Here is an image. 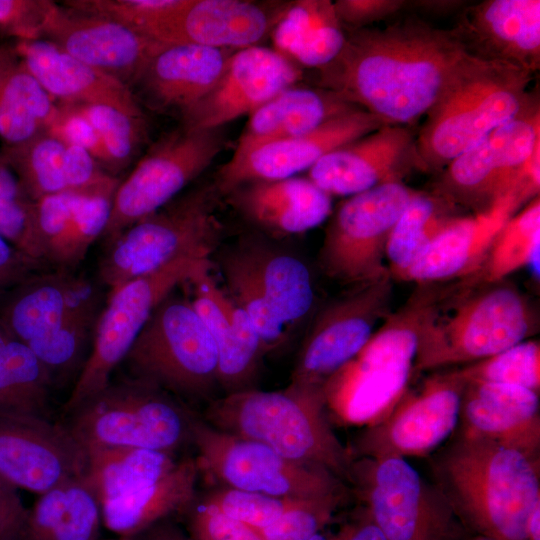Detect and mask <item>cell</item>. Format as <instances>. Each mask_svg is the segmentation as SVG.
I'll return each instance as SVG.
<instances>
[{"instance_id":"cell-41","label":"cell","mask_w":540,"mask_h":540,"mask_svg":"<svg viewBox=\"0 0 540 540\" xmlns=\"http://www.w3.org/2000/svg\"><path fill=\"white\" fill-rule=\"evenodd\" d=\"M99 305L100 300L75 309L27 345L48 371L54 387L66 384L75 374L78 377L86 361L84 353L89 337L100 314Z\"/></svg>"},{"instance_id":"cell-53","label":"cell","mask_w":540,"mask_h":540,"mask_svg":"<svg viewBox=\"0 0 540 540\" xmlns=\"http://www.w3.org/2000/svg\"><path fill=\"white\" fill-rule=\"evenodd\" d=\"M47 132L86 150L108 173V158L100 138L90 121L74 105L57 103Z\"/></svg>"},{"instance_id":"cell-20","label":"cell","mask_w":540,"mask_h":540,"mask_svg":"<svg viewBox=\"0 0 540 540\" xmlns=\"http://www.w3.org/2000/svg\"><path fill=\"white\" fill-rule=\"evenodd\" d=\"M300 67L262 45L235 50L211 90L184 111L182 126L215 129L250 115L282 90L301 79Z\"/></svg>"},{"instance_id":"cell-31","label":"cell","mask_w":540,"mask_h":540,"mask_svg":"<svg viewBox=\"0 0 540 540\" xmlns=\"http://www.w3.org/2000/svg\"><path fill=\"white\" fill-rule=\"evenodd\" d=\"M226 195L246 220L278 235L311 230L324 222L332 209L331 195L309 178L248 182Z\"/></svg>"},{"instance_id":"cell-28","label":"cell","mask_w":540,"mask_h":540,"mask_svg":"<svg viewBox=\"0 0 540 540\" xmlns=\"http://www.w3.org/2000/svg\"><path fill=\"white\" fill-rule=\"evenodd\" d=\"M234 51L189 43L165 44L133 87L152 109L182 114L211 90Z\"/></svg>"},{"instance_id":"cell-33","label":"cell","mask_w":540,"mask_h":540,"mask_svg":"<svg viewBox=\"0 0 540 540\" xmlns=\"http://www.w3.org/2000/svg\"><path fill=\"white\" fill-rule=\"evenodd\" d=\"M356 109L359 107L329 90L291 86L249 115L232 157L265 143L307 133Z\"/></svg>"},{"instance_id":"cell-46","label":"cell","mask_w":540,"mask_h":540,"mask_svg":"<svg viewBox=\"0 0 540 540\" xmlns=\"http://www.w3.org/2000/svg\"><path fill=\"white\" fill-rule=\"evenodd\" d=\"M74 105L92 124L108 158V173L126 167L146 135L145 117L105 104Z\"/></svg>"},{"instance_id":"cell-32","label":"cell","mask_w":540,"mask_h":540,"mask_svg":"<svg viewBox=\"0 0 540 540\" xmlns=\"http://www.w3.org/2000/svg\"><path fill=\"white\" fill-rule=\"evenodd\" d=\"M100 300L94 286L68 270H51L24 282L0 301V323L26 345L69 313Z\"/></svg>"},{"instance_id":"cell-36","label":"cell","mask_w":540,"mask_h":540,"mask_svg":"<svg viewBox=\"0 0 540 540\" xmlns=\"http://www.w3.org/2000/svg\"><path fill=\"white\" fill-rule=\"evenodd\" d=\"M99 499L85 476L40 494L28 511L23 540H99Z\"/></svg>"},{"instance_id":"cell-13","label":"cell","mask_w":540,"mask_h":540,"mask_svg":"<svg viewBox=\"0 0 540 540\" xmlns=\"http://www.w3.org/2000/svg\"><path fill=\"white\" fill-rule=\"evenodd\" d=\"M224 142L221 128L184 126L157 141L116 189L110 218L101 236L106 244L171 202L209 167Z\"/></svg>"},{"instance_id":"cell-30","label":"cell","mask_w":540,"mask_h":540,"mask_svg":"<svg viewBox=\"0 0 540 540\" xmlns=\"http://www.w3.org/2000/svg\"><path fill=\"white\" fill-rule=\"evenodd\" d=\"M0 154L34 202L56 193L95 188L114 178L86 150L47 131L25 143L4 146Z\"/></svg>"},{"instance_id":"cell-25","label":"cell","mask_w":540,"mask_h":540,"mask_svg":"<svg viewBox=\"0 0 540 540\" xmlns=\"http://www.w3.org/2000/svg\"><path fill=\"white\" fill-rule=\"evenodd\" d=\"M455 31L477 56L534 73L540 66V1L487 0L467 7Z\"/></svg>"},{"instance_id":"cell-56","label":"cell","mask_w":540,"mask_h":540,"mask_svg":"<svg viewBox=\"0 0 540 540\" xmlns=\"http://www.w3.org/2000/svg\"><path fill=\"white\" fill-rule=\"evenodd\" d=\"M333 4L339 21L348 30L364 28L406 6L402 0H338Z\"/></svg>"},{"instance_id":"cell-49","label":"cell","mask_w":540,"mask_h":540,"mask_svg":"<svg viewBox=\"0 0 540 540\" xmlns=\"http://www.w3.org/2000/svg\"><path fill=\"white\" fill-rule=\"evenodd\" d=\"M353 491L297 501L273 524L261 531L264 540H309L328 527Z\"/></svg>"},{"instance_id":"cell-37","label":"cell","mask_w":540,"mask_h":540,"mask_svg":"<svg viewBox=\"0 0 540 540\" xmlns=\"http://www.w3.org/2000/svg\"><path fill=\"white\" fill-rule=\"evenodd\" d=\"M273 311L289 334L309 315L314 303L312 277L305 263L260 241L240 245Z\"/></svg>"},{"instance_id":"cell-34","label":"cell","mask_w":540,"mask_h":540,"mask_svg":"<svg viewBox=\"0 0 540 540\" xmlns=\"http://www.w3.org/2000/svg\"><path fill=\"white\" fill-rule=\"evenodd\" d=\"M200 468L185 457L160 479L101 503L103 525L119 537H137L170 515L185 512L197 498Z\"/></svg>"},{"instance_id":"cell-17","label":"cell","mask_w":540,"mask_h":540,"mask_svg":"<svg viewBox=\"0 0 540 540\" xmlns=\"http://www.w3.org/2000/svg\"><path fill=\"white\" fill-rule=\"evenodd\" d=\"M392 277L356 285L315 319L299 352L291 384L323 388L366 345L376 324L390 315Z\"/></svg>"},{"instance_id":"cell-14","label":"cell","mask_w":540,"mask_h":540,"mask_svg":"<svg viewBox=\"0 0 540 540\" xmlns=\"http://www.w3.org/2000/svg\"><path fill=\"white\" fill-rule=\"evenodd\" d=\"M418 193L396 181L345 200L325 232L319 255L323 271L335 280L354 285L389 273L383 261L388 237Z\"/></svg>"},{"instance_id":"cell-51","label":"cell","mask_w":540,"mask_h":540,"mask_svg":"<svg viewBox=\"0 0 540 540\" xmlns=\"http://www.w3.org/2000/svg\"><path fill=\"white\" fill-rule=\"evenodd\" d=\"M185 513L186 532L194 540H264L260 530L198 502L197 498Z\"/></svg>"},{"instance_id":"cell-60","label":"cell","mask_w":540,"mask_h":540,"mask_svg":"<svg viewBox=\"0 0 540 540\" xmlns=\"http://www.w3.org/2000/svg\"><path fill=\"white\" fill-rule=\"evenodd\" d=\"M19 56L16 52L15 45L0 46V80L2 77L18 63Z\"/></svg>"},{"instance_id":"cell-38","label":"cell","mask_w":540,"mask_h":540,"mask_svg":"<svg viewBox=\"0 0 540 540\" xmlns=\"http://www.w3.org/2000/svg\"><path fill=\"white\" fill-rule=\"evenodd\" d=\"M86 478L101 503L154 482L179 462L175 454L132 447L87 450Z\"/></svg>"},{"instance_id":"cell-35","label":"cell","mask_w":540,"mask_h":540,"mask_svg":"<svg viewBox=\"0 0 540 540\" xmlns=\"http://www.w3.org/2000/svg\"><path fill=\"white\" fill-rule=\"evenodd\" d=\"M274 49L299 67L319 69L331 62L346 41L333 2H287L270 34Z\"/></svg>"},{"instance_id":"cell-21","label":"cell","mask_w":540,"mask_h":540,"mask_svg":"<svg viewBox=\"0 0 540 540\" xmlns=\"http://www.w3.org/2000/svg\"><path fill=\"white\" fill-rule=\"evenodd\" d=\"M41 39L131 90L149 60L165 45L113 19L57 4Z\"/></svg>"},{"instance_id":"cell-8","label":"cell","mask_w":540,"mask_h":540,"mask_svg":"<svg viewBox=\"0 0 540 540\" xmlns=\"http://www.w3.org/2000/svg\"><path fill=\"white\" fill-rule=\"evenodd\" d=\"M447 309L436 299L426 314L416 370L486 359L524 341L534 324L524 296L507 285L464 296Z\"/></svg>"},{"instance_id":"cell-2","label":"cell","mask_w":540,"mask_h":540,"mask_svg":"<svg viewBox=\"0 0 540 540\" xmlns=\"http://www.w3.org/2000/svg\"><path fill=\"white\" fill-rule=\"evenodd\" d=\"M433 483L473 535L526 540L540 503V456L459 435L430 462Z\"/></svg>"},{"instance_id":"cell-29","label":"cell","mask_w":540,"mask_h":540,"mask_svg":"<svg viewBox=\"0 0 540 540\" xmlns=\"http://www.w3.org/2000/svg\"><path fill=\"white\" fill-rule=\"evenodd\" d=\"M15 49L56 103L105 104L132 115H144L127 85L80 62L54 43L45 39L19 40Z\"/></svg>"},{"instance_id":"cell-52","label":"cell","mask_w":540,"mask_h":540,"mask_svg":"<svg viewBox=\"0 0 540 540\" xmlns=\"http://www.w3.org/2000/svg\"><path fill=\"white\" fill-rule=\"evenodd\" d=\"M116 179L113 178L111 181L95 188L65 191L48 195L35 201V229L41 245L43 258L46 246L61 233L83 199L91 192Z\"/></svg>"},{"instance_id":"cell-54","label":"cell","mask_w":540,"mask_h":540,"mask_svg":"<svg viewBox=\"0 0 540 540\" xmlns=\"http://www.w3.org/2000/svg\"><path fill=\"white\" fill-rule=\"evenodd\" d=\"M54 4L48 0H0V34L19 40L41 39Z\"/></svg>"},{"instance_id":"cell-16","label":"cell","mask_w":540,"mask_h":540,"mask_svg":"<svg viewBox=\"0 0 540 540\" xmlns=\"http://www.w3.org/2000/svg\"><path fill=\"white\" fill-rule=\"evenodd\" d=\"M465 385L453 370L427 378L417 390H407L389 413L355 438L349 447L354 459H406L432 453L459 422Z\"/></svg>"},{"instance_id":"cell-4","label":"cell","mask_w":540,"mask_h":540,"mask_svg":"<svg viewBox=\"0 0 540 540\" xmlns=\"http://www.w3.org/2000/svg\"><path fill=\"white\" fill-rule=\"evenodd\" d=\"M531 73L486 60L455 83L426 114L415 139L417 167L440 170L536 101L528 93Z\"/></svg>"},{"instance_id":"cell-1","label":"cell","mask_w":540,"mask_h":540,"mask_svg":"<svg viewBox=\"0 0 540 540\" xmlns=\"http://www.w3.org/2000/svg\"><path fill=\"white\" fill-rule=\"evenodd\" d=\"M486 60L472 53L454 28L410 17L347 30L338 55L317 69L318 87L387 125L407 126Z\"/></svg>"},{"instance_id":"cell-15","label":"cell","mask_w":540,"mask_h":540,"mask_svg":"<svg viewBox=\"0 0 540 540\" xmlns=\"http://www.w3.org/2000/svg\"><path fill=\"white\" fill-rule=\"evenodd\" d=\"M538 105L495 129L452 160L439 179L436 195L450 204L487 210L533 170L540 148Z\"/></svg>"},{"instance_id":"cell-23","label":"cell","mask_w":540,"mask_h":540,"mask_svg":"<svg viewBox=\"0 0 540 540\" xmlns=\"http://www.w3.org/2000/svg\"><path fill=\"white\" fill-rule=\"evenodd\" d=\"M417 167L415 138L408 126L384 125L322 157L308 178L329 195H355L400 181Z\"/></svg>"},{"instance_id":"cell-7","label":"cell","mask_w":540,"mask_h":540,"mask_svg":"<svg viewBox=\"0 0 540 540\" xmlns=\"http://www.w3.org/2000/svg\"><path fill=\"white\" fill-rule=\"evenodd\" d=\"M124 362L131 377L178 399L210 402L219 386L214 340L191 301L173 291L156 306Z\"/></svg>"},{"instance_id":"cell-57","label":"cell","mask_w":540,"mask_h":540,"mask_svg":"<svg viewBox=\"0 0 540 540\" xmlns=\"http://www.w3.org/2000/svg\"><path fill=\"white\" fill-rule=\"evenodd\" d=\"M28 511L17 488L0 475V540H23Z\"/></svg>"},{"instance_id":"cell-48","label":"cell","mask_w":540,"mask_h":540,"mask_svg":"<svg viewBox=\"0 0 540 540\" xmlns=\"http://www.w3.org/2000/svg\"><path fill=\"white\" fill-rule=\"evenodd\" d=\"M465 381L511 384L539 393L540 345L522 341L496 355L457 370Z\"/></svg>"},{"instance_id":"cell-24","label":"cell","mask_w":540,"mask_h":540,"mask_svg":"<svg viewBox=\"0 0 540 540\" xmlns=\"http://www.w3.org/2000/svg\"><path fill=\"white\" fill-rule=\"evenodd\" d=\"M188 282L193 286L191 303L216 345L219 386L225 394L253 389L264 353L252 322L218 287L210 261Z\"/></svg>"},{"instance_id":"cell-43","label":"cell","mask_w":540,"mask_h":540,"mask_svg":"<svg viewBox=\"0 0 540 540\" xmlns=\"http://www.w3.org/2000/svg\"><path fill=\"white\" fill-rule=\"evenodd\" d=\"M220 261L230 298L252 322L264 355L283 349L290 334L273 311L242 248H234Z\"/></svg>"},{"instance_id":"cell-63","label":"cell","mask_w":540,"mask_h":540,"mask_svg":"<svg viewBox=\"0 0 540 540\" xmlns=\"http://www.w3.org/2000/svg\"><path fill=\"white\" fill-rule=\"evenodd\" d=\"M102 540H138V539L135 538V537L132 538V537H119V536H117L116 538H109V539H102Z\"/></svg>"},{"instance_id":"cell-11","label":"cell","mask_w":540,"mask_h":540,"mask_svg":"<svg viewBox=\"0 0 540 540\" xmlns=\"http://www.w3.org/2000/svg\"><path fill=\"white\" fill-rule=\"evenodd\" d=\"M193 444L201 471L224 487L304 500L352 491L330 471L289 460L256 441L220 431L197 415Z\"/></svg>"},{"instance_id":"cell-47","label":"cell","mask_w":540,"mask_h":540,"mask_svg":"<svg viewBox=\"0 0 540 540\" xmlns=\"http://www.w3.org/2000/svg\"><path fill=\"white\" fill-rule=\"evenodd\" d=\"M34 205L35 202L26 194L17 175L0 154V235L48 267L35 229Z\"/></svg>"},{"instance_id":"cell-27","label":"cell","mask_w":540,"mask_h":540,"mask_svg":"<svg viewBox=\"0 0 540 540\" xmlns=\"http://www.w3.org/2000/svg\"><path fill=\"white\" fill-rule=\"evenodd\" d=\"M539 393L525 387L466 381L460 435L488 439L539 456Z\"/></svg>"},{"instance_id":"cell-9","label":"cell","mask_w":540,"mask_h":540,"mask_svg":"<svg viewBox=\"0 0 540 540\" xmlns=\"http://www.w3.org/2000/svg\"><path fill=\"white\" fill-rule=\"evenodd\" d=\"M216 187H199L125 229L108 245L99 277L110 292L186 256H209L221 225Z\"/></svg>"},{"instance_id":"cell-5","label":"cell","mask_w":540,"mask_h":540,"mask_svg":"<svg viewBox=\"0 0 540 540\" xmlns=\"http://www.w3.org/2000/svg\"><path fill=\"white\" fill-rule=\"evenodd\" d=\"M432 293L417 294L389 315L360 352L325 382L326 407L345 422L366 426L389 413L416 371L421 327L436 300Z\"/></svg>"},{"instance_id":"cell-58","label":"cell","mask_w":540,"mask_h":540,"mask_svg":"<svg viewBox=\"0 0 540 540\" xmlns=\"http://www.w3.org/2000/svg\"><path fill=\"white\" fill-rule=\"evenodd\" d=\"M342 540H386L366 509L360 504L351 517L340 525Z\"/></svg>"},{"instance_id":"cell-61","label":"cell","mask_w":540,"mask_h":540,"mask_svg":"<svg viewBox=\"0 0 540 540\" xmlns=\"http://www.w3.org/2000/svg\"><path fill=\"white\" fill-rule=\"evenodd\" d=\"M526 540H540V503L535 506L530 514L526 530Z\"/></svg>"},{"instance_id":"cell-22","label":"cell","mask_w":540,"mask_h":540,"mask_svg":"<svg viewBox=\"0 0 540 540\" xmlns=\"http://www.w3.org/2000/svg\"><path fill=\"white\" fill-rule=\"evenodd\" d=\"M384 125L387 124L363 109L350 111L307 133L265 143L232 157L218 171L214 186L226 195L248 182L294 177L333 150Z\"/></svg>"},{"instance_id":"cell-26","label":"cell","mask_w":540,"mask_h":540,"mask_svg":"<svg viewBox=\"0 0 540 540\" xmlns=\"http://www.w3.org/2000/svg\"><path fill=\"white\" fill-rule=\"evenodd\" d=\"M526 200L516 187L485 211L455 217L397 278L430 283L472 272L485 260L500 230Z\"/></svg>"},{"instance_id":"cell-64","label":"cell","mask_w":540,"mask_h":540,"mask_svg":"<svg viewBox=\"0 0 540 540\" xmlns=\"http://www.w3.org/2000/svg\"><path fill=\"white\" fill-rule=\"evenodd\" d=\"M331 540H342L339 529L337 531H334V534H333Z\"/></svg>"},{"instance_id":"cell-40","label":"cell","mask_w":540,"mask_h":540,"mask_svg":"<svg viewBox=\"0 0 540 540\" xmlns=\"http://www.w3.org/2000/svg\"><path fill=\"white\" fill-rule=\"evenodd\" d=\"M57 103L19 59L0 80V139L25 143L47 131Z\"/></svg>"},{"instance_id":"cell-12","label":"cell","mask_w":540,"mask_h":540,"mask_svg":"<svg viewBox=\"0 0 540 540\" xmlns=\"http://www.w3.org/2000/svg\"><path fill=\"white\" fill-rule=\"evenodd\" d=\"M209 261V256H186L110 292L95 326L92 349L64 404L66 414L109 385L113 371L124 361L156 306Z\"/></svg>"},{"instance_id":"cell-45","label":"cell","mask_w":540,"mask_h":540,"mask_svg":"<svg viewBox=\"0 0 540 540\" xmlns=\"http://www.w3.org/2000/svg\"><path fill=\"white\" fill-rule=\"evenodd\" d=\"M540 202L533 198L500 230L486 255L485 278L497 283L519 268L533 264L539 269Z\"/></svg>"},{"instance_id":"cell-10","label":"cell","mask_w":540,"mask_h":540,"mask_svg":"<svg viewBox=\"0 0 540 540\" xmlns=\"http://www.w3.org/2000/svg\"><path fill=\"white\" fill-rule=\"evenodd\" d=\"M350 487L386 540H467L440 490L404 458H355Z\"/></svg>"},{"instance_id":"cell-44","label":"cell","mask_w":540,"mask_h":540,"mask_svg":"<svg viewBox=\"0 0 540 540\" xmlns=\"http://www.w3.org/2000/svg\"><path fill=\"white\" fill-rule=\"evenodd\" d=\"M119 183L117 179L88 194L61 233L46 246L44 259L52 270L70 271L102 236Z\"/></svg>"},{"instance_id":"cell-42","label":"cell","mask_w":540,"mask_h":540,"mask_svg":"<svg viewBox=\"0 0 540 540\" xmlns=\"http://www.w3.org/2000/svg\"><path fill=\"white\" fill-rule=\"evenodd\" d=\"M451 205L436 194L419 192L414 197L387 240L385 257L392 278L403 273L455 218L448 212Z\"/></svg>"},{"instance_id":"cell-50","label":"cell","mask_w":540,"mask_h":540,"mask_svg":"<svg viewBox=\"0 0 540 540\" xmlns=\"http://www.w3.org/2000/svg\"><path fill=\"white\" fill-rule=\"evenodd\" d=\"M201 501L232 519L263 530L299 500L221 487L207 493Z\"/></svg>"},{"instance_id":"cell-55","label":"cell","mask_w":540,"mask_h":540,"mask_svg":"<svg viewBox=\"0 0 540 540\" xmlns=\"http://www.w3.org/2000/svg\"><path fill=\"white\" fill-rule=\"evenodd\" d=\"M51 270L0 235V301L24 282Z\"/></svg>"},{"instance_id":"cell-62","label":"cell","mask_w":540,"mask_h":540,"mask_svg":"<svg viewBox=\"0 0 540 540\" xmlns=\"http://www.w3.org/2000/svg\"><path fill=\"white\" fill-rule=\"evenodd\" d=\"M467 540H492L490 538L480 536V535H471Z\"/></svg>"},{"instance_id":"cell-39","label":"cell","mask_w":540,"mask_h":540,"mask_svg":"<svg viewBox=\"0 0 540 540\" xmlns=\"http://www.w3.org/2000/svg\"><path fill=\"white\" fill-rule=\"evenodd\" d=\"M53 388L33 351L0 323V411L47 417Z\"/></svg>"},{"instance_id":"cell-59","label":"cell","mask_w":540,"mask_h":540,"mask_svg":"<svg viewBox=\"0 0 540 540\" xmlns=\"http://www.w3.org/2000/svg\"><path fill=\"white\" fill-rule=\"evenodd\" d=\"M138 540H194L177 525L163 520L135 537Z\"/></svg>"},{"instance_id":"cell-6","label":"cell","mask_w":540,"mask_h":540,"mask_svg":"<svg viewBox=\"0 0 540 540\" xmlns=\"http://www.w3.org/2000/svg\"><path fill=\"white\" fill-rule=\"evenodd\" d=\"M68 415L66 426L86 450L132 447L175 454L191 443L198 414L162 388L129 377L110 382Z\"/></svg>"},{"instance_id":"cell-18","label":"cell","mask_w":540,"mask_h":540,"mask_svg":"<svg viewBox=\"0 0 540 540\" xmlns=\"http://www.w3.org/2000/svg\"><path fill=\"white\" fill-rule=\"evenodd\" d=\"M87 467V450L66 424L0 411V475L16 488L40 495L85 476Z\"/></svg>"},{"instance_id":"cell-3","label":"cell","mask_w":540,"mask_h":540,"mask_svg":"<svg viewBox=\"0 0 540 540\" xmlns=\"http://www.w3.org/2000/svg\"><path fill=\"white\" fill-rule=\"evenodd\" d=\"M214 428L259 442L281 456L322 467L350 486L354 457L333 431L321 388H255L208 402L201 416Z\"/></svg>"},{"instance_id":"cell-19","label":"cell","mask_w":540,"mask_h":540,"mask_svg":"<svg viewBox=\"0 0 540 540\" xmlns=\"http://www.w3.org/2000/svg\"><path fill=\"white\" fill-rule=\"evenodd\" d=\"M287 2L176 0L143 34L164 44L239 50L270 36Z\"/></svg>"}]
</instances>
